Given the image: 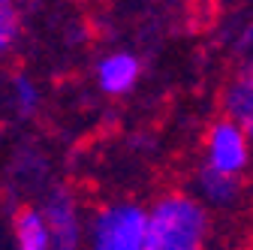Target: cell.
<instances>
[{"label": "cell", "mask_w": 253, "mask_h": 250, "mask_svg": "<svg viewBox=\"0 0 253 250\" xmlns=\"http://www.w3.org/2000/svg\"><path fill=\"white\" fill-rule=\"evenodd\" d=\"M9 106L18 118H37L42 109V87L37 84L34 76L27 73H15L9 82Z\"/></svg>", "instance_id": "obj_9"}, {"label": "cell", "mask_w": 253, "mask_h": 250, "mask_svg": "<svg viewBox=\"0 0 253 250\" xmlns=\"http://www.w3.org/2000/svg\"><path fill=\"white\" fill-rule=\"evenodd\" d=\"M24 37V12L21 0H0V60L15 54Z\"/></svg>", "instance_id": "obj_10"}, {"label": "cell", "mask_w": 253, "mask_h": 250, "mask_svg": "<svg viewBox=\"0 0 253 250\" xmlns=\"http://www.w3.org/2000/svg\"><path fill=\"white\" fill-rule=\"evenodd\" d=\"M211 211L190 190H166L145 205V250H208Z\"/></svg>", "instance_id": "obj_1"}, {"label": "cell", "mask_w": 253, "mask_h": 250, "mask_svg": "<svg viewBox=\"0 0 253 250\" xmlns=\"http://www.w3.org/2000/svg\"><path fill=\"white\" fill-rule=\"evenodd\" d=\"M9 232H12L15 250H51L48 229H45V220L37 205H18L12 211Z\"/></svg>", "instance_id": "obj_7"}, {"label": "cell", "mask_w": 253, "mask_h": 250, "mask_svg": "<svg viewBox=\"0 0 253 250\" xmlns=\"http://www.w3.org/2000/svg\"><path fill=\"white\" fill-rule=\"evenodd\" d=\"M190 193H193L208 211H232L244 199V181L217 175V172H208V169L199 166L196 178H193V190Z\"/></svg>", "instance_id": "obj_6"}, {"label": "cell", "mask_w": 253, "mask_h": 250, "mask_svg": "<svg viewBox=\"0 0 253 250\" xmlns=\"http://www.w3.org/2000/svg\"><path fill=\"white\" fill-rule=\"evenodd\" d=\"M199 166L208 172H217V175L244 181V175L250 169V133L226 118L214 121L202 142Z\"/></svg>", "instance_id": "obj_4"}, {"label": "cell", "mask_w": 253, "mask_h": 250, "mask_svg": "<svg viewBox=\"0 0 253 250\" xmlns=\"http://www.w3.org/2000/svg\"><path fill=\"white\" fill-rule=\"evenodd\" d=\"M82 250H145V202L112 199L93 208Z\"/></svg>", "instance_id": "obj_2"}, {"label": "cell", "mask_w": 253, "mask_h": 250, "mask_svg": "<svg viewBox=\"0 0 253 250\" xmlns=\"http://www.w3.org/2000/svg\"><path fill=\"white\" fill-rule=\"evenodd\" d=\"M142 57L130 48H112L106 54L97 57L93 64V84L103 97L109 100H121V97H130V93L139 87L142 82Z\"/></svg>", "instance_id": "obj_5"}, {"label": "cell", "mask_w": 253, "mask_h": 250, "mask_svg": "<svg viewBox=\"0 0 253 250\" xmlns=\"http://www.w3.org/2000/svg\"><path fill=\"white\" fill-rule=\"evenodd\" d=\"M40 214L48 229L51 250H82L84 247V223L87 214L76 196L73 187L67 184H51L40 199Z\"/></svg>", "instance_id": "obj_3"}, {"label": "cell", "mask_w": 253, "mask_h": 250, "mask_svg": "<svg viewBox=\"0 0 253 250\" xmlns=\"http://www.w3.org/2000/svg\"><path fill=\"white\" fill-rule=\"evenodd\" d=\"M21 160H37V166H45V160L40 157V154H34V151H24V154L18 151L15 163H21ZM40 172H45V169H37V172H34L30 166H24V169H18V172H15V178H18V181H24V184H37V181H42V175H40Z\"/></svg>", "instance_id": "obj_11"}, {"label": "cell", "mask_w": 253, "mask_h": 250, "mask_svg": "<svg viewBox=\"0 0 253 250\" xmlns=\"http://www.w3.org/2000/svg\"><path fill=\"white\" fill-rule=\"evenodd\" d=\"M223 118L250 133V127H253V76H250V64H244V70L223 90Z\"/></svg>", "instance_id": "obj_8"}]
</instances>
